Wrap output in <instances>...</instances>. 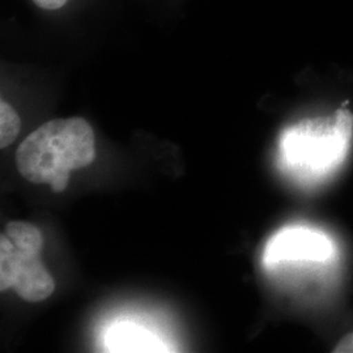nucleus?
Segmentation results:
<instances>
[{"mask_svg":"<svg viewBox=\"0 0 353 353\" xmlns=\"http://www.w3.org/2000/svg\"><path fill=\"white\" fill-rule=\"evenodd\" d=\"M353 141V114L341 108L332 115L303 119L280 137L283 170L313 188L327 182L347 161Z\"/></svg>","mask_w":353,"mask_h":353,"instance_id":"f257e3e1","label":"nucleus"},{"mask_svg":"<svg viewBox=\"0 0 353 353\" xmlns=\"http://www.w3.org/2000/svg\"><path fill=\"white\" fill-rule=\"evenodd\" d=\"M96 156L94 132L83 118L54 119L34 130L17 148L16 165L32 183H48L55 172L85 168Z\"/></svg>","mask_w":353,"mask_h":353,"instance_id":"f03ea898","label":"nucleus"},{"mask_svg":"<svg viewBox=\"0 0 353 353\" xmlns=\"http://www.w3.org/2000/svg\"><path fill=\"white\" fill-rule=\"evenodd\" d=\"M341 259L335 239L321 228L292 225L279 230L265 249V265L270 270L292 268L307 275L327 279Z\"/></svg>","mask_w":353,"mask_h":353,"instance_id":"7ed1b4c3","label":"nucleus"},{"mask_svg":"<svg viewBox=\"0 0 353 353\" xmlns=\"http://www.w3.org/2000/svg\"><path fill=\"white\" fill-rule=\"evenodd\" d=\"M17 250V249H16ZM19 252L20 265L13 288L20 299L28 303H41L50 297L55 290V281L42 265L38 255Z\"/></svg>","mask_w":353,"mask_h":353,"instance_id":"20e7f679","label":"nucleus"},{"mask_svg":"<svg viewBox=\"0 0 353 353\" xmlns=\"http://www.w3.org/2000/svg\"><path fill=\"white\" fill-rule=\"evenodd\" d=\"M4 234L21 252L39 254L43 246V237L41 232L34 225L24 221H12L7 224Z\"/></svg>","mask_w":353,"mask_h":353,"instance_id":"39448f33","label":"nucleus"},{"mask_svg":"<svg viewBox=\"0 0 353 353\" xmlns=\"http://www.w3.org/2000/svg\"><path fill=\"white\" fill-rule=\"evenodd\" d=\"M20 256L16 246L4 233L0 236V290L13 288L19 272Z\"/></svg>","mask_w":353,"mask_h":353,"instance_id":"423d86ee","label":"nucleus"},{"mask_svg":"<svg viewBox=\"0 0 353 353\" xmlns=\"http://www.w3.org/2000/svg\"><path fill=\"white\" fill-rule=\"evenodd\" d=\"M21 128L19 114L14 112L8 102H0V148H6L12 144Z\"/></svg>","mask_w":353,"mask_h":353,"instance_id":"0eeeda50","label":"nucleus"},{"mask_svg":"<svg viewBox=\"0 0 353 353\" xmlns=\"http://www.w3.org/2000/svg\"><path fill=\"white\" fill-rule=\"evenodd\" d=\"M334 352L353 353V331L351 334L345 335L336 345Z\"/></svg>","mask_w":353,"mask_h":353,"instance_id":"6e6552de","label":"nucleus"},{"mask_svg":"<svg viewBox=\"0 0 353 353\" xmlns=\"http://www.w3.org/2000/svg\"><path fill=\"white\" fill-rule=\"evenodd\" d=\"M33 1H34L36 6H38L42 10L52 11V10L62 8L68 0H33Z\"/></svg>","mask_w":353,"mask_h":353,"instance_id":"1a4fd4ad","label":"nucleus"}]
</instances>
